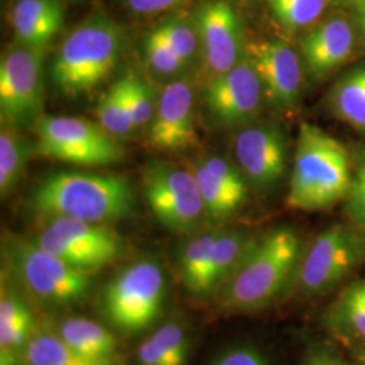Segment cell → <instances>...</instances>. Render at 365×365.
<instances>
[{
	"mask_svg": "<svg viewBox=\"0 0 365 365\" xmlns=\"http://www.w3.org/2000/svg\"><path fill=\"white\" fill-rule=\"evenodd\" d=\"M303 252L299 235L289 227L256 237L235 274L218 288L220 304L242 313L268 306L295 282Z\"/></svg>",
	"mask_w": 365,
	"mask_h": 365,
	"instance_id": "6da1fadb",
	"label": "cell"
},
{
	"mask_svg": "<svg viewBox=\"0 0 365 365\" xmlns=\"http://www.w3.org/2000/svg\"><path fill=\"white\" fill-rule=\"evenodd\" d=\"M29 205L49 220L106 223L129 215L134 197L129 182L117 175L58 172L31 191Z\"/></svg>",
	"mask_w": 365,
	"mask_h": 365,
	"instance_id": "7a4b0ae2",
	"label": "cell"
},
{
	"mask_svg": "<svg viewBox=\"0 0 365 365\" xmlns=\"http://www.w3.org/2000/svg\"><path fill=\"white\" fill-rule=\"evenodd\" d=\"M3 279L42 309H66L87 299L91 274L78 271L34 241L7 235L1 242Z\"/></svg>",
	"mask_w": 365,
	"mask_h": 365,
	"instance_id": "3957f363",
	"label": "cell"
},
{
	"mask_svg": "<svg viewBox=\"0 0 365 365\" xmlns=\"http://www.w3.org/2000/svg\"><path fill=\"white\" fill-rule=\"evenodd\" d=\"M352 179L346 148L312 123H302L287 205L302 211L329 209L345 199Z\"/></svg>",
	"mask_w": 365,
	"mask_h": 365,
	"instance_id": "277c9868",
	"label": "cell"
},
{
	"mask_svg": "<svg viewBox=\"0 0 365 365\" xmlns=\"http://www.w3.org/2000/svg\"><path fill=\"white\" fill-rule=\"evenodd\" d=\"M125 34L103 11L92 14L63 42L53 58V84L66 95L98 88L110 78L123 51Z\"/></svg>",
	"mask_w": 365,
	"mask_h": 365,
	"instance_id": "5b68a950",
	"label": "cell"
},
{
	"mask_svg": "<svg viewBox=\"0 0 365 365\" xmlns=\"http://www.w3.org/2000/svg\"><path fill=\"white\" fill-rule=\"evenodd\" d=\"M165 276L160 264L140 260L115 274L101 294L106 319L122 333L135 334L156 322L165 299Z\"/></svg>",
	"mask_w": 365,
	"mask_h": 365,
	"instance_id": "8992f818",
	"label": "cell"
},
{
	"mask_svg": "<svg viewBox=\"0 0 365 365\" xmlns=\"http://www.w3.org/2000/svg\"><path fill=\"white\" fill-rule=\"evenodd\" d=\"M365 261V233L354 225H333L303 252L295 283L307 297L325 295Z\"/></svg>",
	"mask_w": 365,
	"mask_h": 365,
	"instance_id": "52a82bcc",
	"label": "cell"
},
{
	"mask_svg": "<svg viewBox=\"0 0 365 365\" xmlns=\"http://www.w3.org/2000/svg\"><path fill=\"white\" fill-rule=\"evenodd\" d=\"M37 156L78 165L117 163L123 150L108 131L88 119L42 115L36 123Z\"/></svg>",
	"mask_w": 365,
	"mask_h": 365,
	"instance_id": "ba28073f",
	"label": "cell"
},
{
	"mask_svg": "<svg viewBox=\"0 0 365 365\" xmlns=\"http://www.w3.org/2000/svg\"><path fill=\"white\" fill-rule=\"evenodd\" d=\"M146 202L157 221L176 233H194L206 214L194 172L170 163L145 168Z\"/></svg>",
	"mask_w": 365,
	"mask_h": 365,
	"instance_id": "9c48e42d",
	"label": "cell"
},
{
	"mask_svg": "<svg viewBox=\"0 0 365 365\" xmlns=\"http://www.w3.org/2000/svg\"><path fill=\"white\" fill-rule=\"evenodd\" d=\"M38 247L68 265L92 274L120 255V240L105 223L51 218L36 240Z\"/></svg>",
	"mask_w": 365,
	"mask_h": 365,
	"instance_id": "30bf717a",
	"label": "cell"
},
{
	"mask_svg": "<svg viewBox=\"0 0 365 365\" xmlns=\"http://www.w3.org/2000/svg\"><path fill=\"white\" fill-rule=\"evenodd\" d=\"M45 49L15 43L0 61L1 123L14 128L37 123L43 105Z\"/></svg>",
	"mask_w": 365,
	"mask_h": 365,
	"instance_id": "8fae6325",
	"label": "cell"
},
{
	"mask_svg": "<svg viewBox=\"0 0 365 365\" xmlns=\"http://www.w3.org/2000/svg\"><path fill=\"white\" fill-rule=\"evenodd\" d=\"M203 96L211 117L222 126L242 125L256 117L262 86L247 54L230 71L211 76Z\"/></svg>",
	"mask_w": 365,
	"mask_h": 365,
	"instance_id": "7c38bea8",
	"label": "cell"
},
{
	"mask_svg": "<svg viewBox=\"0 0 365 365\" xmlns=\"http://www.w3.org/2000/svg\"><path fill=\"white\" fill-rule=\"evenodd\" d=\"M195 27L211 76L230 71L245 57L241 24L227 1H206L196 11Z\"/></svg>",
	"mask_w": 365,
	"mask_h": 365,
	"instance_id": "4fadbf2b",
	"label": "cell"
},
{
	"mask_svg": "<svg viewBox=\"0 0 365 365\" xmlns=\"http://www.w3.org/2000/svg\"><path fill=\"white\" fill-rule=\"evenodd\" d=\"M247 57L268 101L282 110L294 108L302 87V66L294 49L283 41H261L249 45Z\"/></svg>",
	"mask_w": 365,
	"mask_h": 365,
	"instance_id": "5bb4252c",
	"label": "cell"
},
{
	"mask_svg": "<svg viewBox=\"0 0 365 365\" xmlns=\"http://www.w3.org/2000/svg\"><path fill=\"white\" fill-rule=\"evenodd\" d=\"M235 149L241 170L256 187L271 188L282 180L287 164V144L279 128H245L238 133Z\"/></svg>",
	"mask_w": 365,
	"mask_h": 365,
	"instance_id": "9a60e30c",
	"label": "cell"
},
{
	"mask_svg": "<svg viewBox=\"0 0 365 365\" xmlns=\"http://www.w3.org/2000/svg\"><path fill=\"white\" fill-rule=\"evenodd\" d=\"M195 99L192 87L178 80L164 87L150 123L149 141L164 152L182 150L194 145Z\"/></svg>",
	"mask_w": 365,
	"mask_h": 365,
	"instance_id": "2e32d148",
	"label": "cell"
},
{
	"mask_svg": "<svg viewBox=\"0 0 365 365\" xmlns=\"http://www.w3.org/2000/svg\"><path fill=\"white\" fill-rule=\"evenodd\" d=\"M353 42L352 27L345 19H330L315 27L302 41L306 71L313 78H325L348 60Z\"/></svg>",
	"mask_w": 365,
	"mask_h": 365,
	"instance_id": "e0dca14e",
	"label": "cell"
},
{
	"mask_svg": "<svg viewBox=\"0 0 365 365\" xmlns=\"http://www.w3.org/2000/svg\"><path fill=\"white\" fill-rule=\"evenodd\" d=\"M27 299L1 277L0 292V365H25L27 342L36 331Z\"/></svg>",
	"mask_w": 365,
	"mask_h": 365,
	"instance_id": "ac0fdd59",
	"label": "cell"
},
{
	"mask_svg": "<svg viewBox=\"0 0 365 365\" xmlns=\"http://www.w3.org/2000/svg\"><path fill=\"white\" fill-rule=\"evenodd\" d=\"M15 43L45 49L64 25L60 0H16L9 14Z\"/></svg>",
	"mask_w": 365,
	"mask_h": 365,
	"instance_id": "d6986e66",
	"label": "cell"
},
{
	"mask_svg": "<svg viewBox=\"0 0 365 365\" xmlns=\"http://www.w3.org/2000/svg\"><path fill=\"white\" fill-rule=\"evenodd\" d=\"M327 329L342 339L365 342V277L339 292L325 314Z\"/></svg>",
	"mask_w": 365,
	"mask_h": 365,
	"instance_id": "ffe728a7",
	"label": "cell"
},
{
	"mask_svg": "<svg viewBox=\"0 0 365 365\" xmlns=\"http://www.w3.org/2000/svg\"><path fill=\"white\" fill-rule=\"evenodd\" d=\"M25 365H123L117 357L99 359L69 346L54 330L36 329L27 342Z\"/></svg>",
	"mask_w": 365,
	"mask_h": 365,
	"instance_id": "44dd1931",
	"label": "cell"
},
{
	"mask_svg": "<svg viewBox=\"0 0 365 365\" xmlns=\"http://www.w3.org/2000/svg\"><path fill=\"white\" fill-rule=\"evenodd\" d=\"M256 237L244 230L220 232L212 244L209 268L206 276V292L218 291V288L235 274L252 248Z\"/></svg>",
	"mask_w": 365,
	"mask_h": 365,
	"instance_id": "7402d4cb",
	"label": "cell"
},
{
	"mask_svg": "<svg viewBox=\"0 0 365 365\" xmlns=\"http://www.w3.org/2000/svg\"><path fill=\"white\" fill-rule=\"evenodd\" d=\"M54 331L69 346L87 356L99 359L117 357V339L110 330L92 319L68 317L58 322Z\"/></svg>",
	"mask_w": 365,
	"mask_h": 365,
	"instance_id": "603a6c76",
	"label": "cell"
},
{
	"mask_svg": "<svg viewBox=\"0 0 365 365\" xmlns=\"http://www.w3.org/2000/svg\"><path fill=\"white\" fill-rule=\"evenodd\" d=\"M199 192L206 214L214 220H226L240 209L248 197V185L238 187L222 180L200 161L194 168Z\"/></svg>",
	"mask_w": 365,
	"mask_h": 365,
	"instance_id": "cb8c5ba5",
	"label": "cell"
},
{
	"mask_svg": "<svg viewBox=\"0 0 365 365\" xmlns=\"http://www.w3.org/2000/svg\"><path fill=\"white\" fill-rule=\"evenodd\" d=\"M333 113L359 130L365 131V66L353 69L331 91Z\"/></svg>",
	"mask_w": 365,
	"mask_h": 365,
	"instance_id": "d4e9b609",
	"label": "cell"
},
{
	"mask_svg": "<svg viewBox=\"0 0 365 365\" xmlns=\"http://www.w3.org/2000/svg\"><path fill=\"white\" fill-rule=\"evenodd\" d=\"M218 232L195 235L182 248L179 260V271L182 284L192 295H207L206 276L210 255Z\"/></svg>",
	"mask_w": 365,
	"mask_h": 365,
	"instance_id": "484cf974",
	"label": "cell"
},
{
	"mask_svg": "<svg viewBox=\"0 0 365 365\" xmlns=\"http://www.w3.org/2000/svg\"><path fill=\"white\" fill-rule=\"evenodd\" d=\"M29 146L16 128L1 123L0 131V194L10 195L26 168Z\"/></svg>",
	"mask_w": 365,
	"mask_h": 365,
	"instance_id": "4316f807",
	"label": "cell"
},
{
	"mask_svg": "<svg viewBox=\"0 0 365 365\" xmlns=\"http://www.w3.org/2000/svg\"><path fill=\"white\" fill-rule=\"evenodd\" d=\"M96 117L99 125L111 135H126L135 129L125 98L123 78L103 93L96 107Z\"/></svg>",
	"mask_w": 365,
	"mask_h": 365,
	"instance_id": "83f0119b",
	"label": "cell"
},
{
	"mask_svg": "<svg viewBox=\"0 0 365 365\" xmlns=\"http://www.w3.org/2000/svg\"><path fill=\"white\" fill-rule=\"evenodd\" d=\"M327 0H268L276 19L289 30L309 26L327 7Z\"/></svg>",
	"mask_w": 365,
	"mask_h": 365,
	"instance_id": "f1b7e54d",
	"label": "cell"
},
{
	"mask_svg": "<svg viewBox=\"0 0 365 365\" xmlns=\"http://www.w3.org/2000/svg\"><path fill=\"white\" fill-rule=\"evenodd\" d=\"M157 34L164 39L185 66H188L197 51V31L182 19L172 18L157 26Z\"/></svg>",
	"mask_w": 365,
	"mask_h": 365,
	"instance_id": "f546056e",
	"label": "cell"
},
{
	"mask_svg": "<svg viewBox=\"0 0 365 365\" xmlns=\"http://www.w3.org/2000/svg\"><path fill=\"white\" fill-rule=\"evenodd\" d=\"M125 98L135 128H143L155 117L153 98L149 86L135 73L123 76Z\"/></svg>",
	"mask_w": 365,
	"mask_h": 365,
	"instance_id": "4dcf8cb0",
	"label": "cell"
},
{
	"mask_svg": "<svg viewBox=\"0 0 365 365\" xmlns=\"http://www.w3.org/2000/svg\"><path fill=\"white\" fill-rule=\"evenodd\" d=\"M144 49L146 61L157 75L168 78L178 76L187 66L156 31H152L146 37Z\"/></svg>",
	"mask_w": 365,
	"mask_h": 365,
	"instance_id": "1f68e13d",
	"label": "cell"
},
{
	"mask_svg": "<svg viewBox=\"0 0 365 365\" xmlns=\"http://www.w3.org/2000/svg\"><path fill=\"white\" fill-rule=\"evenodd\" d=\"M345 210L352 225L365 233V146L356 156Z\"/></svg>",
	"mask_w": 365,
	"mask_h": 365,
	"instance_id": "d6a6232c",
	"label": "cell"
},
{
	"mask_svg": "<svg viewBox=\"0 0 365 365\" xmlns=\"http://www.w3.org/2000/svg\"><path fill=\"white\" fill-rule=\"evenodd\" d=\"M150 337L156 341L158 348L165 354L170 365L185 364L190 341L182 325L176 322H167L158 327Z\"/></svg>",
	"mask_w": 365,
	"mask_h": 365,
	"instance_id": "836d02e7",
	"label": "cell"
},
{
	"mask_svg": "<svg viewBox=\"0 0 365 365\" xmlns=\"http://www.w3.org/2000/svg\"><path fill=\"white\" fill-rule=\"evenodd\" d=\"M211 365H269V363L257 348L240 345L225 351Z\"/></svg>",
	"mask_w": 365,
	"mask_h": 365,
	"instance_id": "e575fe53",
	"label": "cell"
},
{
	"mask_svg": "<svg viewBox=\"0 0 365 365\" xmlns=\"http://www.w3.org/2000/svg\"><path fill=\"white\" fill-rule=\"evenodd\" d=\"M137 357L141 365H170L165 354L161 352L156 341L149 337L145 339L137 351Z\"/></svg>",
	"mask_w": 365,
	"mask_h": 365,
	"instance_id": "d590c367",
	"label": "cell"
},
{
	"mask_svg": "<svg viewBox=\"0 0 365 365\" xmlns=\"http://www.w3.org/2000/svg\"><path fill=\"white\" fill-rule=\"evenodd\" d=\"M184 0H126L131 11L138 14H156L179 6Z\"/></svg>",
	"mask_w": 365,
	"mask_h": 365,
	"instance_id": "8d00e7d4",
	"label": "cell"
},
{
	"mask_svg": "<svg viewBox=\"0 0 365 365\" xmlns=\"http://www.w3.org/2000/svg\"><path fill=\"white\" fill-rule=\"evenodd\" d=\"M306 365H346L339 357L329 352H318L312 356Z\"/></svg>",
	"mask_w": 365,
	"mask_h": 365,
	"instance_id": "74e56055",
	"label": "cell"
},
{
	"mask_svg": "<svg viewBox=\"0 0 365 365\" xmlns=\"http://www.w3.org/2000/svg\"><path fill=\"white\" fill-rule=\"evenodd\" d=\"M354 9L357 14V21L365 38V0H354Z\"/></svg>",
	"mask_w": 365,
	"mask_h": 365,
	"instance_id": "f35d334b",
	"label": "cell"
},
{
	"mask_svg": "<svg viewBox=\"0 0 365 365\" xmlns=\"http://www.w3.org/2000/svg\"><path fill=\"white\" fill-rule=\"evenodd\" d=\"M357 363H359V365H365V348L359 352Z\"/></svg>",
	"mask_w": 365,
	"mask_h": 365,
	"instance_id": "ab89813d",
	"label": "cell"
}]
</instances>
